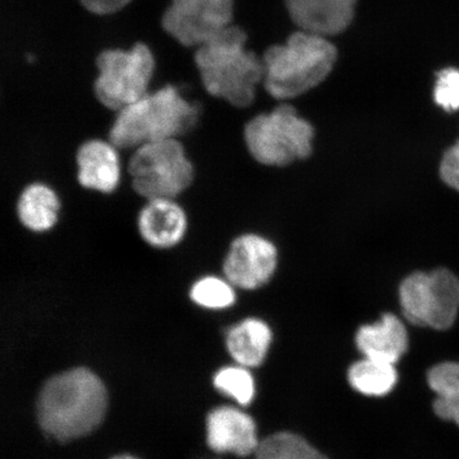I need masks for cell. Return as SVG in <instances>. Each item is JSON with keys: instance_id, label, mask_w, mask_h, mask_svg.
I'll return each instance as SVG.
<instances>
[{"instance_id": "obj_12", "label": "cell", "mask_w": 459, "mask_h": 459, "mask_svg": "<svg viewBox=\"0 0 459 459\" xmlns=\"http://www.w3.org/2000/svg\"><path fill=\"white\" fill-rule=\"evenodd\" d=\"M188 214L178 198L145 200L136 216L139 237L151 248L170 250L186 239Z\"/></svg>"}, {"instance_id": "obj_3", "label": "cell", "mask_w": 459, "mask_h": 459, "mask_svg": "<svg viewBox=\"0 0 459 459\" xmlns=\"http://www.w3.org/2000/svg\"><path fill=\"white\" fill-rule=\"evenodd\" d=\"M246 41L242 29L231 25L194 56L205 91L235 108L252 105L264 80L263 61L246 49Z\"/></svg>"}, {"instance_id": "obj_15", "label": "cell", "mask_w": 459, "mask_h": 459, "mask_svg": "<svg viewBox=\"0 0 459 459\" xmlns=\"http://www.w3.org/2000/svg\"><path fill=\"white\" fill-rule=\"evenodd\" d=\"M292 21L301 30L328 38L346 30L357 0H285Z\"/></svg>"}, {"instance_id": "obj_2", "label": "cell", "mask_w": 459, "mask_h": 459, "mask_svg": "<svg viewBox=\"0 0 459 459\" xmlns=\"http://www.w3.org/2000/svg\"><path fill=\"white\" fill-rule=\"evenodd\" d=\"M200 117L199 103L168 84L115 112L108 139L120 151H134L143 143L180 139L196 128Z\"/></svg>"}, {"instance_id": "obj_9", "label": "cell", "mask_w": 459, "mask_h": 459, "mask_svg": "<svg viewBox=\"0 0 459 459\" xmlns=\"http://www.w3.org/2000/svg\"><path fill=\"white\" fill-rule=\"evenodd\" d=\"M234 0H171L162 27L185 48H199L232 25Z\"/></svg>"}, {"instance_id": "obj_26", "label": "cell", "mask_w": 459, "mask_h": 459, "mask_svg": "<svg viewBox=\"0 0 459 459\" xmlns=\"http://www.w3.org/2000/svg\"><path fill=\"white\" fill-rule=\"evenodd\" d=\"M433 410L436 416L443 420L455 422L459 427V399L436 395Z\"/></svg>"}, {"instance_id": "obj_8", "label": "cell", "mask_w": 459, "mask_h": 459, "mask_svg": "<svg viewBox=\"0 0 459 459\" xmlns=\"http://www.w3.org/2000/svg\"><path fill=\"white\" fill-rule=\"evenodd\" d=\"M399 303L411 325L437 331L450 329L459 309V280L445 268L411 273L400 284Z\"/></svg>"}, {"instance_id": "obj_4", "label": "cell", "mask_w": 459, "mask_h": 459, "mask_svg": "<svg viewBox=\"0 0 459 459\" xmlns=\"http://www.w3.org/2000/svg\"><path fill=\"white\" fill-rule=\"evenodd\" d=\"M337 50L328 39L298 31L264 56V84L277 100H291L316 88L329 76Z\"/></svg>"}, {"instance_id": "obj_11", "label": "cell", "mask_w": 459, "mask_h": 459, "mask_svg": "<svg viewBox=\"0 0 459 459\" xmlns=\"http://www.w3.org/2000/svg\"><path fill=\"white\" fill-rule=\"evenodd\" d=\"M205 440L217 455L240 458L254 456L261 443L255 418L230 405L215 407L206 415Z\"/></svg>"}, {"instance_id": "obj_16", "label": "cell", "mask_w": 459, "mask_h": 459, "mask_svg": "<svg viewBox=\"0 0 459 459\" xmlns=\"http://www.w3.org/2000/svg\"><path fill=\"white\" fill-rule=\"evenodd\" d=\"M274 341V333L267 321L248 317L238 321L225 334L227 351L235 364L247 368H258L268 358Z\"/></svg>"}, {"instance_id": "obj_23", "label": "cell", "mask_w": 459, "mask_h": 459, "mask_svg": "<svg viewBox=\"0 0 459 459\" xmlns=\"http://www.w3.org/2000/svg\"><path fill=\"white\" fill-rule=\"evenodd\" d=\"M435 102L445 111L459 110V70L446 68L437 76L434 89Z\"/></svg>"}, {"instance_id": "obj_18", "label": "cell", "mask_w": 459, "mask_h": 459, "mask_svg": "<svg viewBox=\"0 0 459 459\" xmlns=\"http://www.w3.org/2000/svg\"><path fill=\"white\" fill-rule=\"evenodd\" d=\"M349 386L366 398H384L399 383V371L394 364L363 358L348 367Z\"/></svg>"}, {"instance_id": "obj_5", "label": "cell", "mask_w": 459, "mask_h": 459, "mask_svg": "<svg viewBox=\"0 0 459 459\" xmlns=\"http://www.w3.org/2000/svg\"><path fill=\"white\" fill-rule=\"evenodd\" d=\"M131 187L143 199L179 198L196 179V169L180 139L143 143L128 162Z\"/></svg>"}, {"instance_id": "obj_20", "label": "cell", "mask_w": 459, "mask_h": 459, "mask_svg": "<svg viewBox=\"0 0 459 459\" xmlns=\"http://www.w3.org/2000/svg\"><path fill=\"white\" fill-rule=\"evenodd\" d=\"M214 388L240 406L254 403L256 398V381L249 368L240 365H228L218 369L213 376Z\"/></svg>"}, {"instance_id": "obj_24", "label": "cell", "mask_w": 459, "mask_h": 459, "mask_svg": "<svg viewBox=\"0 0 459 459\" xmlns=\"http://www.w3.org/2000/svg\"><path fill=\"white\" fill-rule=\"evenodd\" d=\"M441 179L459 192V142L445 153L440 165Z\"/></svg>"}, {"instance_id": "obj_19", "label": "cell", "mask_w": 459, "mask_h": 459, "mask_svg": "<svg viewBox=\"0 0 459 459\" xmlns=\"http://www.w3.org/2000/svg\"><path fill=\"white\" fill-rule=\"evenodd\" d=\"M252 459H331L303 435L282 429L261 439Z\"/></svg>"}, {"instance_id": "obj_27", "label": "cell", "mask_w": 459, "mask_h": 459, "mask_svg": "<svg viewBox=\"0 0 459 459\" xmlns=\"http://www.w3.org/2000/svg\"><path fill=\"white\" fill-rule=\"evenodd\" d=\"M108 459H140V458L136 457L135 455H128V453H122V455H113L112 457H110Z\"/></svg>"}, {"instance_id": "obj_1", "label": "cell", "mask_w": 459, "mask_h": 459, "mask_svg": "<svg viewBox=\"0 0 459 459\" xmlns=\"http://www.w3.org/2000/svg\"><path fill=\"white\" fill-rule=\"evenodd\" d=\"M108 390L93 371L76 367L48 378L39 390L37 419L42 432L71 443L94 432L108 411Z\"/></svg>"}, {"instance_id": "obj_13", "label": "cell", "mask_w": 459, "mask_h": 459, "mask_svg": "<svg viewBox=\"0 0 459 459\" xmlns=\"http://www.w3.org/2000/svg\"><path fill=\"white\" fill-rule=\"evenodd\" d=\"M77 181L88 191L111 195L123 179L120 149L107 139L84 141L76 152Z\"/></svg>"}, {"instance_id": "obj_25", "label": "cell", "mask_w": 459, "mask_h": 459, "mask_svg": "<svg viewBox=\"0 0 459 459\" xmlns=\"http://www.w3.org/2000/svg\"><path fill=\"white\" fill-rule=\"evenodd\" d=\"M82 7L95 15H110L118 13L132 0H79Z\"/></svg>"}, {"instance_id": "obj_22", "label": "cell", "mask_w": 459, "mask_h": 459, "mask_svg": "<svg viewBox=\"0 0 459 459\" xmlns=\"http://www.w3.org/2000/svg\"><path fill=\"white\" fill-rule=\"evenodd\" d=\"M428 384L439 397L459 399V363L446 361L432 367L428 372Z\"/></svg>"}, {"instance_id": "obj_14", "label": "cell", "mask_w": 459, "mask_h": 459, "mask_svg": "<svg viewBox=\"0 0 459 459\" xmlns=\"http://www.w3.org/2000/svg\"><path fill=\"white\" fill-rule=\"evenodd\" d=\"M361 357L397 365L409 351L410 334L404 321L394 313H384L375 323L361 325L354 334Z\"/></svg>"}, {"instance_id": "obj_17", "label": "cell", "mask_w": 459, "mask_h": 459, "mask_svg": "<svg viewBox=\"0 0 459 459\" xmlns=\"http://www.w3.org/2000/svg\"><path fill=\"white\" fill-rule=\"evenodd\" d=\"M62 203L56 189L42 181H33L22 189L16 201L21 225L34 234L50 232L60 221Z\"/></svg>"}, {"instance_id": "obj_21", "label": "cell", "mask_w": 459, "mask_h": 459, "mask_svg": "<svg viewBox=\"0 0 459 459\" xmlns=\"http://www.w3.org/2000/svg\"><path fill=\"white\" fill-rule=\"evenodd\" d=\"M189 299L196 306L211 311H222L237 302L235 287L226 278L204 275L189 289Z\"/></svg>"}, {"instance_id": "obj_7", "label": "cell", "mask_w": 459, "mask_h": 459, "mask_svg": "<svg viewBox=\"0 0 459 459\" xmlns=\"http://www.w3.org/2000/svg\"><path fill=\"white\" fill-rule=\"evenodd\" d=\"M96 67V100L108 110L117 112L151 91L156 60L147 45L137 43L129 50L101 51Z\"/></svg>"}, {"instance_id": "obj_10", "label": "cell", "mask_w": 459, "mask_h": 459, "mask_svg": "<svg viewBox=\"0 0 459 459\" xmlns=\"http://www.w3.org/2000/svg\"><path fill=\"white\" fill-rule=\"evenodd\" d=\"M277 263V249L269 240L245 234L230 246L222 272L235 289L255 290L271 281Z\"/></svg>"}, {"instance_id": "obj_6", "label": "cell", "mask_w": 459, "mask_h": 459, "mask_svg": "<svg viewBox=\"0 0 459 459\" xmlns=\"http://www.w3.org/2000/svg\"><path fill=\"white\" fill-rule=\"evenodd\" d=\"M247 148L257 162L285 166L312 153L314 129L294 108L282 105L247 124Z\"/></svg>"}]
</instances>
